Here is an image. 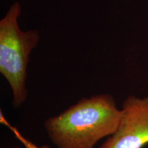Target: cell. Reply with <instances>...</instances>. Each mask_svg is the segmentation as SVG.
Listing matches in <instances>:
<instances>
[{"instance_id": "cell-1", "label": "cell", "mask_w": 148, "mask_h": 148, "mask_svg": "<svg viewBox=\"0 0 148 148\" xmlns=\"http://www.w3.org/2000/svg\"><path fill=\"white\" fill-rule=\"evenodd\" d=\"M121 109L108 93L82 97L57 115L48 118L44 128L56 148H94L116 132Z\"/></svg>"}, {"instance_id": "cell-2", "label": "cell", "mask_w": 148, "mask_h": 148, "mask_svg": "<svg viewBox=\"0 0 148 148\" xmlns=\"http://www.w3.org/2000/svg\"><path fill=\"white\" fill-rule=\"evenodd\" d=\"M20 14L21 5L16 1L0 21V73L10 85L15 108H20L27 99V63L39 40L37 30L23 32L20 29Z\"/></svg>"}, {"instance_id": "cell-3", "label": "cell", "mask_w": 148, "mask_h": 148, "mask_svg": "<svg viewBox=\"0 0 148 148\" xmlns=\"http://www.w3.org/2000/svg\"><path fill=\"white\" fill-rule=\"evenodd\" d=\"M121 109L117 130L99 148H143L148 144V97L130 95Z\"/></svg>"}, {"instance_id": "cell-4", "label": "cell", "mask_w": 148, "mask_h": 148, "mask_svg": "<svg viewBox=\"0 0 148 148\" xmlns=\"http://www.w3.org/2000/svg\"><path fill=\"white\" fill-rule=\"evenodd\" d=\"M24 142V145H25V148H50L49 146L48 145H42L41 147H37L36 145H35L33 144L32 142H29L27 140H23Z\"/></svg>"}]
</instances>
